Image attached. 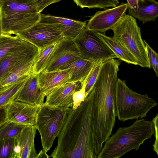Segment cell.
I'll use <instances>...</instances> for the list:
<instances>
[{
    "instance_id": "cell-29",
    "label": "cell",
    "mask_w": 158,
    "mask_h": 158,
    "mask_svg": "<svg viewBox=\"0 0 158 158\" xmlns=\"http://www.w3.org/2000/svg\"><path fill=\"white\" fill-rule=\"evenodd\" d=\"M15 138L0 139V158H11Z\"/></svg>"
},
{
    "instance_id": "cell-7",
    "label": "cell",
    "mask_w": 158,
    "mask_h": 158,
    "mask_svg": "<svg viewBox=\"0 0 158 158\" xmlns=\"http://www.w3.org/2000/svg\"><path fill=\"white\" fill-rule=\"evenodd\" d=\"M70 108L53 106L44 103L40 106L35 126L40 135L42 150L45 152L59 135Z\"/></svg>"
},
{
    "instance_id": "cell-9",
    "label": "cell",
    "mask_w": 158,
    "mask_h": 158,
    "mask_svg": "<svg viewBox=\"0 0 158 158\" xmlns=\"http://www.w3.org/2000/svg\"><path fill=\"white\" fill-rule=\"evenodd\" d=\"M15 35L32 44L39 49L64 39L61 31L54 25L39 22Z\"/></svg>"
},
{
    "instance_id": "cell-20",
    "label": "cell",
    "mask_w": 158,
    "mask_h": 158,
    "mask_svg": "<svg viewBox=\"0 0 158 158\" xmlns=\"http://www.w3.org/2000/svg\"><path fill=\"white\" fill-rule=\"evenodd\" d=\"M96 62L80 58L67 65L62 70H66L70 74L68 83L79 82L81 84L90 73Z\"/></svg>"
},
{
    "instance_id": "cell-22",
    "label": "cell",
    "mask_w": 158,
    "mask_h": 158,
    "mask_svg": "<svg viewBox=\"0 0 158 158\" xmlns=\"http://www.w3.org/2000/svg\"><path fill=\"white\" fill-rule=\"evenodd\" d=\"M38 54L19 65L1 81L0 88L29 76L32 72L34 63Z\"/></svg>"
},
{
    "instance_id": "cell-5",
    "label": "cell",
    "mask_w": 158,
    "mask_h": 158,
    "mask_svg": "<svg viewBox=\"0 0 158 158\" xmlns=\"http://www.w3.org/2000/svg\"><path fill=\"white\" fill-rule=\"evenodd\" d=\"M114 103L116 116L122 121L144 118L157 104L147 94L132 91L127 85L125 81L119 78L115 88Z\"/></svg>"
},
{
    "instance_id": "cell-35",
    "label": "cell",
    "mask_w": 158,
    "mask_h": 158,
    "mask_svg": "<svg viewBox=\"0 0 158 158\" xmlns=\"http://www.w3.org/2000/svg\"><path fill=\"white\" fill-rule=\"evenodd\" d=\"M139 0H127L128 8L134 11L137 8V4Z\"/></svg>"
},
{
    "instance_id": "cell-33",
    "label": "cell",
    "mask_w": 158,
    "mask_h": 158,
    "mask_svg": "<svg viewBox=\"0 0 158 158\" xmlns=\"http://www.w3.org/2000/svg\"><path fill=\"white\" fill-rule=\"evenodd\" d=\"M6 106L0 108V127L7 121L6 118Z\"/></svg>"
},
{
    "instance_id": "cell-3",
    "label": "cell",
    "mask_w": 158,
    "mask_h": 158,
    "mask_svg": "<svg viewBox=\"0 0 158 158\" xmlns=\"http://www.w3.org/2000/svg\"><path fill=\"white\" fill-rule=\"evenodd\" d=\"M154 133L153 122L144 118L137 120L129 127H120L104 143L97 158H118L137 150Z\"/></svg>"
},
{
    "instance_id": "cell-34",
    "label": "cell",
    "mask_w": 158,
    "mask_h": 158,
    "mask_svg": "<svg viewBox=\"0 0 158 158\" xmlns=\"http://www.w3.org/2000/svg\"><path fill=\"white\" fill-rule=\"evenodd\" d=\"M61 0H42V4L39 9V13L43 11V10L47 6L50 4L57 2Z\"/></svg>"
},
{
    "instance_id": "cell-25",
    "label": "cell",
    "mask_w": 158,
    "mask_h": 158,
    "mask_svg": "<svg viewBox=\"0 0 158 158\" xmlns=\"http://www.w3.org/2000/svg\"><path fill=\"white\" fill-rule=\"evenodd\" d=\"M58 42L48 45L39 49V53L34 63L33 73L37 75L45 69Z\"/></svg>"
},
{
    "instance_id": "cell-23",
    "label": "cell",
    "mask_w": 158,
    "mask_h": 158,
    "mask_svg": "<svg viewBox=\"0 0 158 158\" xmlns=\"http://www.w3.org/2000/svg\"><path fill=\"white\" fill-rule=\"evenodd\" d=\"M29 76L0 88V108L14 101Z\"/></svg>"
},
{
    "instance_id": "cell-26",
    "label": "cell",
    "mask_w": 158,
    "mask_h": 158,
    "mask_svg": "<svg viewBox=\"0 0 158 158\" xmlns=\"http://www.w3.org/2000/svg\"><path fill=\"white\" fill-rule=\"evenodd\" d=\"M77 6L82 8L106 9L118 5V0H73Z\"/></svg>"
},
{
    "instance_id": "cell-6",
    "label": "cell",
    "mask_w": 158,
    "mask_h": 158,
    "mask_svg": "<svg viewBox=\"0 0 158 158\" xmlns=\"http://www.w3.org/2000/svg\"><path fill=\"white\" fill-rule=\"evenodd\" d=\"M112 36L123 45L134 56L141 67L151 68L140 28L135 19L126 14L112 27Z\"/></svg>"
},
{
    "instance_id": "cell-4",
    "label": "cell",
    "mask_w": 158,
    "mask_h": 158,
    "mask_svg": "<svg viewBox=\"0 0 158 158\" xmlns=\"http://www.w3.org/2000/svg\"><path fill=\"white\" fill-rule=\"evenodd\" d=\"M42 0H0L2 33L15 35L39 22Z\"/></svg>"
},
{
    "instance_id": "cell-28",
    "label": "cell",
    "mask_w": 158,
    "mask_h": 158,
    "mask_svg": "<svg viewBox=\"0 0 158 158\" xmlns=\"http://www.w3.org/2000/svg\"><path fill=\"white\" fill-rule=\"evenodd\" d=\"M104 61L102 60L96 62L88 77L85 88L86 97L90 93L93 88Z\"/></svg>"
},
{
    "instance_id": "cell-8",
    "label": "cell",
    "mask_w": 158,
    "mask_h": 158,
    "mask_svg": "<svg viewBox=\"0 0 158 158\" xmlns=\"http://www.w3.org/2000/svg\"><path fill=\"white\" fill-rule=\"evenodd\" d=\"M74 41L81 58L96 62L117 58L98 32L89 29L86 27Z\"/></svg>"
},
{
    "instance_id": "cell-32",
    "label": "cell",
    "mask_w": 158,
    "mask_h": 158,
    "mask_svg": "<svg viewBox=\"0 0 158 158\" xmlns=\"http://www.w3.org/2000/svg\"><path fill=\"white\" fill-rule=\"evenodd\" d=\"M158 114L154 118L152 121L153 122L154 125V134L155 137V141L154 144H153V150L158 155Z\"/></svg>"
},
{
    "instance_id": "cell-37",
    "label": "cell",
    "mask_w": 158,
    "mask_h": 158,
    "mask_svg": "<svg viewBox=\"0 0 158 158\" xmlns=\"http://www.w3.org/2000/svg\"><path fill=\"white\" fill-rule=\"evenodd\" d=\"M1 33H2V27H1V18H0V34Z\"/></svg>"
},
{
    "instance_id": "cell-27",
    "label": "cell",
    "mask_w": 158,
    "mask_h": 158,
    "mask_svg": "<svg viewBox=\"0 0 158 158\" xmlns=\"http://www.w3.org/2000/svg\"><path fill=\"white\" fill-rule=\"evenodd\" d=\"M25 126L6 121L0 127V139L15 138Z\"/></svg>"
},
{
    "instance_id": "cell-14",
    "label": "cell",
    "mask_w": 158,
    "mask_h": 158,
    "mask_svg": "<svg viewBox=\"0 0 158 158\" xmlns=\"http://www.w3.org/2000/svg\"><path fill=\"white\" fill-rule=\"evenodd\" d=\"M37 129L35 125H26L15 138L11 158H35L37 155L35 138Z\"/></svg>"
},
{
    "instance_id": "cell-30",
    "label": "cell",
    "mask_w": 158,
    "mask_h": 158,
    "mask_svg": "<svg viewBox=\"0 0 158 158\" xmlns=\"http://www.w3.org/2000/svg\"><path fill=\"white\" fill-rule=\"evenodd\" d=\"M143 41L146 48L151 67L158 77V54L150 47L146 41L143 40Z\"/></svg>"
},
{
    "instance_id": "cell-18",
    "label": "cell",
    "mask_w": 158,
    "mask_h": 158,
    "mask_svg": "<svg viewBox=\"0 0 158 158\" xmlns=\"http://www.w3.org/2000/svg\"><path fill=\"white\" fill-rule=\"evenodd\" d=\"M45 97L40 90L37 75L32 72L14 101L40 106L44 103Z\"/></svg>"
},
{
    "instance_id": "cell-17",
    "label": "cell",
    "mask_w": 158,
    "mask_h": 158,
    "mask_svg": "<svg viewBox=\"0 0 158 158\" xmlns=\"http://www.w3.org/2000/svg\"><path fill=\"white\" fill-rule=\"evenodd\" d=\"M37 76L40 90L45 96L68 83L70 77L69 73L65 69L51 71L44 70Z\"/></svg>"
},
{
    "instance_id": "cell-21",
    "label": "cell",
    "mask_w": 158,
    "mask_h": 158,
    "mask_svg": "<svg viewBox=\"0 0 158 158\" xmlns=\"http://www.w3.org/2000/svg\"><path fill=\"white\" fill-rule=\"evenodd\" d=\"M99 34L108 46L114 53L117 58L126 63L138 65L137 62L132 54L119 42L113 37H109L104 34Z\"/></svg>"
},
{
    "instance_id": "cell-31",
    "label": "cell",
    "mask_w": 158,
    "mask_h": 158,
    "mask_svg": "<svg viewBox=\"0 0 158 158\" xmlns=\"http://www.w3.org/2000/svg\"><path fill=\"white\" fill-rule=\"evenodd\" d=\"M87 79V78H86L84 81L81 84L80 89L76 91L73 94V104L72 108L74 109L76 108L79 106L86 98L85 88Z\"/></svg>"
},
{
    "instance_id": "cell-12",
    "label": "cell",
    "mask_w": 158,
    "mask_h": 158,
    "mask_svg": "<svg viewBox=\"0 0 158 158\" xmlns=\"http://www.w3.org/2000/svg\"><path fill=\"white\" fill-rule=\"evenodd\" d=\"M80 58L79 52L74 40L64 38L58 42L44 70L51 71L62 70L67 65Z\"/></svg>"
},
{
    "instance_id": "cell-2",
    "label": "cell",
    "mask_w": 158,
    "mask_h": 158,
    "mask_svg": "<svg viewBox=\"0 0 158 158\" xmlns=\"http://www.w3.org/2000/svg\"><path fill=\"white\" fill-rule=\"evenodd\" d=\"M92 90L76 108H70L59 134L53 158H95L92 150Z\"/></svg>"
},
{
    "instance_id": "cell-24",
    "label": "cell",
    "mask_w": 158,
    "mask_h": 158,
    "mask_svg": "<svg viewBox=\"0 0 158 158\" xmlns=\"http://www.w3.org/2000/svg\"><path fill=\"white\" fill-rule=\"evenodd\" d=\"M15 35L2 33L0 34V59L27 42Z\"/></svg>"
},
{
    "instance_id": "cell-11",
    "label": "cell",
    "mask_w": 158,
    "mask_h": 158,
    "mask_svg": "<svg viewBox=\"0 0 158 158\" xmlns=\"http://www.w3.org/2000/svg\"><path fill=\"white\" fill-rule=\"evenodd\" d=\"M39 49L27 42L0 59V81L15 69L39 53Z\"/></svg>"
},
{
    "instance_id": "cell-16",
    "label": "cell",
    "mask_w": 158,
    "mask_h": 158,
    "mask_svg": "<svg viewBox=\"0 0 158 158\" xmlns=\"http://www.w3.org/2000/svg\"><path fill=\"white\" fill-rule=\"evenodd\" d=\"M81 87L79 82H69L54 89L46 96L44 104L50 106L72 108L74 93Z\"/></svg>"
},
{
    "instance_id": "cell-15",
    "label": "cell",
    "mask_w": 158,
    "mask_h": 158,
    "mask_svg": "<svg viewBox=\"0 0 158 158\" xmlns=\"http://www.w3.org/2000/svg\"><path fill=\"white\" fill-rule=\"evenodd\" d=\"M40 22L52 24L61 31L64 39L74 40L85 27L86 22L41 13Z\"/></svg>"
},
{
    "instance_id": "cell-13",
    "label": "cell",
    "mask_w": 158,
    "mask_h": 158,
    "mask_svg": "<svg viewBox=\"0 0 158 158\" xmlns=\"http://www.w3.org/2000/svg\"><path fill=\"white\" fill-rule=\"evenodd\" d=\"M40 106L13 101L6 106L8 121L23 125H35Z\"/></svg>"
},
{
    "instance_id": "cell-1",
    "label": "cell",
    "mask_w": 158,
    "mask_h": 158,
    "mask_svg": "<svg viewBox=\"0 0 158 158\" xmlns=\"http://www.w3.org/2000/svg\"><path fill=\"white\" fill-rule=\"evenodd\" d=\"M120 60L111 58L103 62L92 89V150L95 158L111 135L114 126V97Z\"/></svg>"
},
{
    "instance_id": "cell-36",
    "label": "cell",
    "mask_w": 158,
    "mask_h": 158,
    "mask_svg": "<svg viewBox=\"0 0 158 158\" xmlns=\"http://www.w3.org/2000/svg\"><path fill=\"white\" fill-rule=\"evenodd\" d=\"M49 156L43 150H41L38 154H37L35 158H49Z\"/></svg>"
},
{
    "instance_id": "cell-10",
    "label": "cell",
    "mask_w": 158,
    "mask_h": 158,
    "mask_svg": "<svg viewBox=\"0 0 158 158\" xmlns=\"http://www.w3.org/2000/svg\"><path fill=\"white\" fill-rule=\"evenodd\" d=\"M128 9L127 3L122 2L112 8L98 11L91 17L86 27L91 30L105 33L111 29L126 14Z\"/></svg>"
},
{
    "instance_id": "cell-19",
    "label": "cell",
    "mask_w": 158,
    "mask_h": 158,
    "mask_svg": "<svg viewBox=\"0 0 158 158\" xmlns=\"http://www.w3.org/2000/svg\"><path fill=\"white\" fill-rule=\"evenodd\" d=\"M128 9V14L143 24L155 21L158 16V3L155 0H139L136 10Z\"/></svg>"
}]
</instances>
